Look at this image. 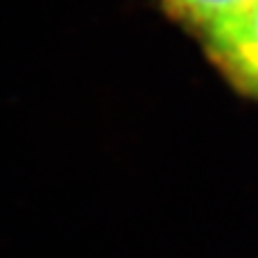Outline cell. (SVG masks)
<instances>
[{
    "label": "cell",
    "mask_w": 258,
    "mask_h": 258,
    "mask_svg": "<svg viewBox=\"0 0 258 258\" xmlns=\"http://www.w3.org/2000/svg\"><path fill=\"white\" fill-rule=\"evenodd\" d=\"M163 12L177 23L206 32L213 25L236 16L256 0H159Z\"/></svg>",
    "instance_id": "2"
},
{
    "label": "cell",
    "mask_w": 258,
    "mask_h": 258,
    "mask_svg": "<svg viewBox=\"0 0 258 258\" xmlns=\"http://www.w3.org/2000/svg\"><path fill=\"white\" fill-rule=\"evenodd\" d=\"M209 54L238 86L258 95V0L202 32Z\"/></svg>",
    "instance_id": "1"
}]
</instances>
